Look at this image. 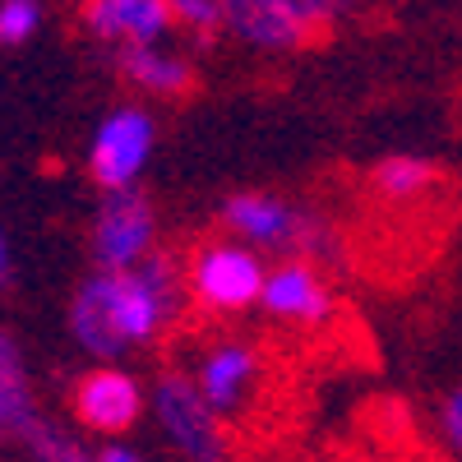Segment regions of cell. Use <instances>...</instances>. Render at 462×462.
<instances>
[{"mask_svg":"<svg viewBox=\"0 0 462 462\" xmlns=\"http://www.w3.org/2000/svg\"><path fill=\"white\" fill-rule=\"evenodd\" d=\"M180 310V273L167 254H148L125 273H97L69 305V328L93 356H121L125 346L158 337Z\"/></svg>","mask_w":462,"mask_h":462,"instance_id":"1","label":"cell"},{"mask_svg":"<svg viewBox=\"0 0 462 462\" xmlns=\"http://www.w3.org/2000/svg\"><path fill=\"white\" fill-rule=\"evenodd\" d=\"M337 0H226V28L263 51H296L328 32Z\"/></svg>","mask_w":462,"mask_h":462,"instance_id":"2","label":"cell"},{"mask_svg":"<svg viewBox=\"0 0 462 462\" xmlns=\"http://www.w3.org/2000/svg\"><path fill=\"white\" fill-rule=\"evenodd\" d=\"M152 407H158L162 430L171 435V444L180 448L185 462H231L217 411L204 402L199 383L189 374H162L158 393H152Z\"/></svg>","mask_w":462,"mask_h":462,"instance_id":"3","label":"cell"},{"mask_svg":"<svg viewBox=\"0 0 462 462\" xmlns=\"http://www.w3.org/2000/svg\"><path fill=\"white\" fill-rule=\"evenodd\" d=\"M263 263L245 245H204L189 263V291L208 310H245L263 300Z\"/></svg>","mask_w":462,"mask_h":462,"instance_id":"4","label":"cell"},{"mask_svg":"<svg viewBox=\"0 0 462 462\" xmlns=\"http://www.w3.org/2000/svg\"><path fill=\"white\" fill-rule=\"evenodd\" d=\"M152 152V121L148 111L139 106H121L111 111L97 139H93V152H88V171L97 185H106L111 195H121V189H134V176L143 171Z\"/></svg>","mask_w":462,"mask_h":462,"instance_id":"5","label":"cell"},{"mask_svg":"<svg viewBox=\"0 0 462 462\" xmlns=\"http://www.w3.org/2000/svg\"><path fill=\"white\" fill-rule=\"evenodd\" d=\"M93 254L102 263V273H125V268L152 254V204L139 189L106 195L93 226Z\"/></svg>","mask_w":462,"mask_h":462,"instance_id":"6","label":"cell"},{"mask_svg":"<svg viewBox=\"0 0 462 462\" xmlns=\"http://www.w3.org/2000/svg\"><path fill=\"white\" fill-rule=\"evenodd\" d=\"M74 411L97 435H125L143 411V393L125 370H88L74 383Z\"/></svg>","mask_w":462,"mask_h":462,"instance_id":"7","label":"cell"},{"mask_svg":"<svg viewBox=\"0 0 462 462\" xmlns=\"http://www.w3.org/2000/svg\"><path fill=\"white\" fill-rule=\"evenodd\" d=\"M88 32H97L102 42L121 47H158V37L176 23L167 0H93L84 5Z\"/></svg>","mask_w":462,"mask_h":462,"instance_id":"8","label":"cell"},{"mask_svg":"<svg viewBox=\"0 0 462 462\" xmlns=\"http://www.w3.org/2000/svg\"><path fill=\"white\" fill-rule=\"evenodd\" d=\"M222 222L231 231H241L245 241L254 245H282V250H296L300 245V231H305V208H291L273 195H231L222 204Z\"/></svg>","mask_w":462,"mask_h":462,"instance_id":"9","label":"cell"},{"mask_svg":"<svg viewBox=\"0 0 462 462\" xmlns=\"http://www.w3.org/2000/svg\"><path fill=\"white\" fill-rule=\"evenodd\" d=\"M263 305H268V315H282V319H300V324H324L328 310H333V296L324 287V278L315 273L310 263H282L268 273L263 282Z\"/></svg>","mask_w":462,"mask_h":462,"instance_id":"10","label":"cell"},{"mask_svg":"<svg viewBox=\"0 0 462 462\" xmlns=\"http://www.w3.org/2000/svg\"><path fill=\"white\" fill-rule=\"evenodd\" d=\"M254 374H259V356L250 346L245 342H222L204 356L195 383H199V393L213 411H236L254 389Z\"/></svg>","mask_w":462,"mask_h":462,"instance_id":"11","label":"cell"},{"mask_svg":"<svg viewBox=\"0 0 462 462\" xmlns=\"http://www.w3.org/2000/svg\"><path fill=\"white\" fill-rule=\"evenodd\" d=\"M116 65H121L130 84H139L143 93H158V97H180L195 88V65L162 47H121Z\"/></svg>","mask_w":462,"mask_h":462,"instance_id":"12","label":"cell"},{"mask_svg":"<svg viewBox=\"0 0 462 462\" xmlns=\"http://www.w3.org/2000/svg\"><path fill=\"white\" fill-rule=\"evenodd\" d=\"M32 411V389H28V374H23V361H19V346L0 333V435H23L37 426Z\"/></svg>","mask_w":462,"mask_h":462,"instance_id":"13","label":"cell"},{"mask_svg":"<svg viewBox=\"0 0 462 462\" xmlns=\"http://www.w3.org/2000/svg\"><path fill=\"white\" fill-rule=\"evenodd\" d=\"M370 185L383 199H420L435 185V167L426 158H411V152H398V158H383L370 171Z\"/></svg>","mask_w":462,"mask_h":462,"instance_id":"14","label":"cell"},{"mask_svg":"<svg viewBox=\"0 0 462 462\" xmlns=\"http://www.w3.org/2000/svg\"><path fill=\"white\" fill-rule=\"evenodd\" d=\"M28 448L37 462H97L88 448H79L69 435H60L56 426H47V420H37V426L28 430Z\"/></svg>","mask_w":462,"mask_h":462,"instance_id":"15","label":"cell"},{"mask_svg":"<svg viewBox=\"0 0 462 462\" xmlns=\"http://www.w3.org/2000/svg\"><path fill=\"white\" fill-rule=\"evenodd\" d=\"M171 19L208 42L217 28H226V0H176V5H171Z\"/></svg>","mask_w":462,"mask_h":462,"instance_id":"16","label":"cell"},{"mask_svg":"<svg viewBox=\"0 0 462 462\" xmlns=\"http://www.w3.org/2000/svg\"><path fill=\"white\" fill-rule=\"evenodd\" d=\"M42 23V10L32 5V0H0V42L5 47H19L37 32Z\"/></svg>","mask_w":462,"mask_h":462,"instance_id":"17","label":"cell"},{"mask_svg":"<svg viewBox=\"0 0 462 462\" xmlns=\"http://www.w3.org/2000/svg\"><path fill=\"white\" fill-rule=\"evenodd\" d=\"M439 420H444L448 444H453V448H462V389H453V393H448V402H444Z\"/></svg>","mask_w":462,"mask_h":462,"instance_id":"18","label":"cell"},{"mask_svg":"<svg viewBox=\"0 0 462 462\" xmlns=\"http://www.w3.org/2000/svg\"><path fill=\"white\" fill-rule=\"evenodd\" d=\"M10 282V241H5V231H0V287Z\"/></svg>","mask_w":462,"mask_h":462,"instance_id":"19","label":"cell"},{"mask_svg":"<svg viewBox=\"0 0 462 462\" xmlns=\"http://www.w3.org/2000/svg\"><path fill=\"white\" fill-rule=\"evenodd\" d=\"M97 462H143V457H134L130 448H106V453H102Z\"/></svg>","mask_w":462,"mask_h":462,"instance_id":"20","label":"cell"}]
</instances>
